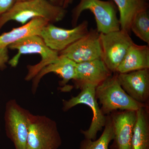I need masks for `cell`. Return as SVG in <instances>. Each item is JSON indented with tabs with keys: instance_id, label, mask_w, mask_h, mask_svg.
<instances>
[{
	"instance_id": "1",
	"label": "cell",
	"mask_w": 149,
	"mask_h": 149,
	"mask_svg": "<svg viewBox=\"0 0 149 149\" xmlns=\"http://www.w3.org/2000/svg\"><path fill=\"white\" fill-rule=\"evenodd\" d=\"M65 9L49 0H26L17 2L6 13L0 16V29L8 22L14 20L22 24L36 17L47 19L50 23L62 20Z\"/></svg>"
},
{
	"instance_id": "2",
	"label": "cell",
	"mask_w": 149,
	"mask_h": 149,
	"mask_svg": "<svg viewBox=\"0 0 149 149\" xmlns=\"http://www.w3.org/2000/svg\"><path fill=\"white\" fill-rule=\"evenodd\" d=\"M11 49L18 50V53L8 61L12 67L18 64L20 56L26 54H38L41 56V61L35 65L27 66L28 72L25 80H32L44 67L58 59V52L52 50L46 45L40 36L34 35L26 37L11 44L8 47Z\"/></svg>"
},
{
	"instance_id": "3",
	"label": "cell",
	"mask_w": 149,
	"mask_h": 149,
	"mask_svg": "<svg viewBox=\"0 0 149 149\" xmlns=\"http://www.w3.org/2000/svg\"><path fill=\"white\" fill-rule=\"evenodd\" d=\"M95 95L104 115L117 110L137 111L141 108L146 107V104L134 100L123 90L118 80L117 73L96 87Z\"/></svg>"
},
{
	"instance_id": "4",
	"label": "cell",
	"mask_w": 149,
	"mask_h": 149,
	"mask_svg": "<svg viewBox=\"0 0 149 149\" xmlns=\"http://www.w3.org/2000/svg\"><path fill=\"white\" fill-rule=\"evenodd\" d=\"M91 11L95 16L97 31L100 33L107 34L120 29L119 19L114 3L111 1L102 0H80L73 9L72 24L75 27L78 19L83 11Z\"/></svg>"
},
{
	"instance_id": "5",
	"label": "cell",
	"mask_w": 149,
	"mask_h": 149,
	"mask_svg": "<svg viewBox=\"0 0 149 149\" xmlns=\"http://www.w3.org/2000/svg\"><path fill=\"white\" fill-rule=\"evenodd\" d=\"M61 144L55 121L46 116L30 113L26 149H58Z\"/></svg>"
},
{
	"instance_id": "6",
	"label": "cell",
	"mask_w": 149,
	"mask_h": 149,
	"mask_svg": "<svg viewBox=\"0 0 149 149\" xmlns=\"http://www.w3.org/2000/svg\"><path fill=\"white\" fill-rule=\"evenodd\" d=\"M31 113L18 104L15 100L7 102L4 114L7 136L12 141L15 149H26Z\"/></svg>"
},
{
	"instance_id": "7",
	"label": "cell",
	"mask_w": 149,
	"mask_h": 149,
	"mask_svg": "<svg viewBox=\"0 0 149 149\" xmlns=\"http://www.w3.org/2000/svg\"><path fill=\"white\" fill-rule=\"evenodd\" d=\"M102 49V59L112 72H116L119 65L133 42L126 31L120 29L100 33Z\"/></svg>"
},
{
	"instance_id": "8",
	"label": "cell",
	"mask_w": 149,
	"mask_h": 149,
	"mask_svg": "<svg viewBox=\"0 0 149 149\" xmlns=\"http://www.w3.org/2000/svg\"><path fill=\"white\" fill-rule=\"evenodd\" d=\"M81 91L75 97L68 100L63 101V110H69L80 104H84L91 108L93 112V118L90 127L86 130H82L85 139L95 140L97 134L104 127L107 116L103 113L96 98V88L91 85H85L80 88Z\"/></svg>"
},
{
	"instance_id": "9",
	"label": "cell",
	"mask_w": 149,
	"mask_h": 149,
	"mask_svg": "<svg viewBox=\"0 0 149 149\" xmlns=\"http://www.w3.org/2000/svg\"><path fill=\"white\" fill-rule=\"evenodd\" d=\"M58 54L76 63L102 59L100 33L96 29H91L85 36Z\"/></svg>"
},
{
	"instance_id": "10",
	"label": "cell",
	"mask_w": 149,
	"mask_h": 149,
	"mask_svg": "<svg viewBox=\"0 0 149 149\" xmlns=\"http://www.w3.org/2000/svg\"><path fill=\"white\" fill-rule=\"evenodd\" d=\"M88 26V22L84 21L72 29H65L49 23L40 36L49 48L59 53L86 35L89 31Z\"/></svg>"
},
{
	"instance_id": "11",
	"label": "cell",
	"mask_w": 149,
	"mask_h": 149,
	"mask_svg": "<svg viewBox=\"0 0 149 149\" xmlns=\"http://www.w3.org/2000/svg\"><path fill=\"white\" fill-rule=\"evenodd\" d=\"M117 77L123 89L134 100L143 104L148 102L149 97V69L117 73Z\"/></svg>"
},
{
	"instance_id": "12",
	"label": "cell",
	"mask_w": 149,
	"mask_h": 149,
	"mask_svg": "<svg viewBox=\"0 0 149 149\" xmlns=\"http://www.w3.org/2000/svg\"><path fill=\"white\" fill-rule=\"evenodd\" d=\"M116 149H133L132 139L137 117L136 111H121L110 116Z\"/></svg>"
},
{
	"instance_id": "13",
	"label": "cell",
	"mask_w": 149,
	"mask_h": 149,
	"mask_svg": "<svg viewBox=\"0 0 149 149\" xmlns=\"http://www.w3.org/2000/svg\"><path fill=\"white\" fill-rule=\"evenodd\" d=\"M112 75L102 59L77 63V77L74 81L77 88L85 85L96 88Z\"/></svg>"
},
{
	"instance_id": "14",
	"label": "cell",
	"mask_w": 149,
	"mask_h": 149,
	"mask_svg": "<svg viewBox=\"0 0 149 149\" xmlns=\"http://www.w3.org/2000/svg\"><path fill=\"white\" fill-rule=\"evenodd\" d=\"M77 64L66 57L59 56L57 60L44 67L32 79V93H36L40 80L49 73L53 72L59 75L62 78L61 83L63 85L70 80H75L77 77Z\"/></svg>"
},
{
	"instance_id": "15",
	"label": "cell",
	"mask_w": 149,
	"mask_h": 149,
	"mask_svg": "<svg viewBox=\"0 0 149 149\" xmlns=\"http://www.w3.org/2000/svg\"><path fill=\"white\" fill-rule=\"evenodd\" d=\"M49 23L46 19L36 17L21 27L3 33L0 35V49L8 48L11 44L26 37L34 35L40 36L43 29Z\"/></svg>"
},
{
	"instance_id": "16",
	"label": "cell",
	"mask_w": 149,
	"mask_h": 149,
	"mask_svg": "<svg viewBox=\"0 0 149 149\" xmlns=\"http://www.w3.org/2000/svg\"><path fill=\"white\" fill-rule=\"evenodd\" d=\"M149 68V48L133 43L119 65L116 72L126 73Z\"/></svg>"
},
{
	"instance_id": "17",
	"label": "cell",
	"mask_w": 149,
	"mask_h": 149,
	"mask_svg": "<svg viewBox=\"0 0 149 149\" xmlns=\"http://www.w3.org/2000/svg\"><path fill=\"white\" fill-rule=\"evenodd\" d=\"M120 13V29L130 33V24L138 14L148 10L146 0H113Z\"/></svg>"
},
{
	"instance_id": "18",
	"label": "cell",
	"mask_w": 149,
	"mask_h": 149,
	"mask_svg": "<svg viewBox=\"0 0 149 149\" xmlns=\"http://www.w3.org/2000/svg\"><path fill=\"white\" fill-rule=\"evenodd\" d=\"M136 120L132 139L133 149H149V121L147 107L136 111Z\"/></svg>"
},
{
	"instance_id": "19",
	"label": "cell",
	"mask_w": 149,
	"mask_h": 149,
	"mask_svg": "<svg viewBox=\"0 0 149 149\" xmlns=\"http://www.w3.org/2000/svg\"><path fill=\"white\" fill-rule=\"evenodd\" d=\"M114 138V130L110 116H107L103 132L100 138L93 141L85 139L80 143V149H109L110 143Z\"/></svg>"
},
{
	"instance_id": "20",
	"label": "cell",
	"mask_w": 149,
	"mask_h": 149,
	"mask_svg": "<svg viewBox=\"0 0 149 149\" xmlns=\"http://www.w3.org/2000/svg\"><path fill=\"white\" fill-rule=\"evenodd\" d=\"M130 30L141 40L149 44V16L148 10L141 12L135 16L130 24Z\"/></svg>"
},
{
	"instance_id": "21",
	"label": "cell",
	"mask_w": 149,
	"mask_h": 149,
	"mask_svg": "<svg viewBox=\"0 0 149 149\" xmlns=\"http://www.w3.org/2000/svg\"><path fill=\"white\" fill-rule=\"evenodd\" d=\"M16 3V0H0V16L6 13Z\"/></svg>"
},
{
	"instance_id": "22",
	"label": "cell",
	"mask_w": 149,
	"mask_h": 149,
	"mask_svg": "<svg viewBox=\"0 0 149 149\" xmlns=\"http://www.w3.org/2000/svg\"><path fill=\"white\" fill-rule=\"evenodd\" d=\"M9 60L8 48L0 49V69H3Z\"/></svg>"
},
{
	"instance_id": "23",
	"label": "cell",
	"mask_w": 149,
	"mask_h": 149,
	"mask_svg": "<svg viewBox=\"0 0 149 149\" xmlns=\"http://www.w3.org/2000/svg\"><path fill=\"white\" fill-rule=\"evenodd\" d=\"M50 1L55 4H56V3L58 1V0H49ZM74 0H63V2L62 7L63 8L65 9L73 2Z\"/></svg>"
},
{
	"instance_id": "24",
	"label": "cell",
	"mask_w": 149,
	"mask_h": 149,
	"mask_svg": "<svg viewBox=\"0 0 149 149\" xmlns=\"http://www.w3.org/2000/svg\"><path fill=\"white\" fill-rule=\"evenodd\" d=\"M26 1V0H16V2H17L21 1Z\"/></svg>"
},
{
	"instance_id": "25",
	"label": "cell",
	"mask_w": 149,
	"mask_h": 149,
	"mask_svg": "<svg viewBox=\"0 0 149 149\" xmlns=\"http://www.w3.org/2000/svg\"><path fill=\"white\" fill-rule=\"evenodd\" d=\"M0 130H1V128H0Z\"/></svg>"
}]
</instances>
